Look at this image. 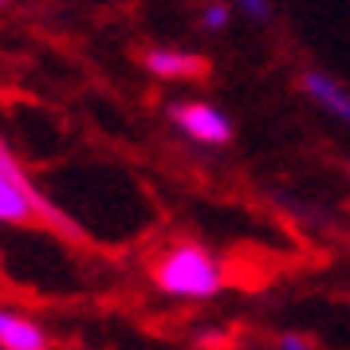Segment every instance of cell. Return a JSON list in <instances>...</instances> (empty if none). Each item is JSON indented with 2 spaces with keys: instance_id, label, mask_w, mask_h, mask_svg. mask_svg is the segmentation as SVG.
Returning a JSON list of instances; mask_svg holds the SVG:
<instances>
[{
  "instance_id": "1",
  "label": "cell",
  "mask_w": 350,
  "mask_h": 350,
  "mask_svg": "<svg viewBox=\"0 0 350 350\" xmlns=\"http://www.w3.org/2000/svg\"><path fill=\"white\" fill-rule=\"evenodd\" d=\"M0 224H12V228L48 224L64 237H79L71 217H64L44 193L36 189V181L28 177V170L20 165V158L12 154V146L4 138H0Z\"/></svg>"
},
{
  "instance_id": "2",
  "label": "cell",
  "mask_w": 350,
  "mask_h": 350,
  "mask_svg": "<svg viewBox=\"0 0 350 350\" xmlns=\"http://www.w3.org/2000/svg\"><path fill=\"white\" fill-rule=\"evenodd\" d=\"M154 284L174 299H213L224 291V268L208 248L185 240V244H174L158 256Z\"/></svg>"
},
{
  "instance_id": "3",
  "label": "cell",
  "mask_w": 350,
  "mask_h": 350,
  "mask_svg": "<svg viewBox=\"0 0 350 350\" xmlns=\"http://www.w3.org/2000/svg\"><path fill=\"white\" fill-rule=\"evenodd\" d=\"M170 122L197 146L221 150V146L232 142V118H228L221 107L205 103V98H181V103H170Z\"/></svg>"
},
{
  "instance_id": "4",
  "label": "cell",
  "mask_w": 350,
  "mask_h": 350,
  "mask_svg": "<svg viewBox=\"0 0 350 350\" xmlns=\"http://www.w3.org/2000/svg\"><path fill=\"white\" fill-rule=\"evenodd\" d=\"M142 67L161 83H193V79H205L208 75V59L201 51H189V48H146L142 55Z\"/></svg>"
},
{
  "instance_id": "5",
  "label": "cell",
  "mask_w": 350,
  "mask_h": 350,
  "mask_svg": "<svg viewBox=\"0 0 350 350\" xmlns=\"http://www.w3.org/2000/svg\"><path fill=\"white\" fill-rule=\"evenodd\" d=\"M299 91L311 103H315L323 114H331L334 122L350 126V87L342 79H334L331 71H319V67H307L299 75Z\"/></svg>"
},
{
  "instance_id": "6",
  "label": "cell",
  "mask_w": 350,
  "mask_h": 350,
  "mask_svg": "<svg viewBox=\"0 0 350 350\" xmlns=\"http://www.w3.org/2000/svg\"><path fill=\"white\" fill-rule=\"evenodd\" d=\"M0 350H51V338L32 315L0 307Z\"/></svg>"
},
{
  "instance_id": "7",
  "label": "cell",
  "mask_w": 350,
  "mask_h": 350,
  "mask_svg": "<svg viewBox=\"0 0 350 350\" xmlns=\"http://www.w3.org/2000/svg\"><path fill=\"white\" fill-rule=\"evenodd\" d=\"M197 20H201V28L205 32H224L228 28V20H232V4L228 0H205L201 4V12H197Z\"/></svg>"
},
{
  "instance_id": "8",
  "label": "cell",
  "mask_w": 350,
  "mask_h": 350,
  "mask_svg": "<svg viewBox=\"0 0 350 350\" xmlns=\"http://www.w3.org/2000/svg\"><path fill=\"white\" fill-rule=\"evenodd\" d=\"M232 8L240 16L256 20V24H268L271 20V0H232Z\"/></svg>"
},
{
  "instance_id": "9",
  "label": "cell",
  "mask_w": 350,
  "mask_h": 350,
  "mask_svg": "<svg viewBox=\"0 0 350 350\" xmlns=\"http://www.w3.org/2000/svg\"><path fill=\"white\" fill-rule=\"evenodd\" d=\"M280 350H315L307 338H299V334H284L280 338Z\"/></svg>"
},
{
  "instance_id": "10",
  "label": "cell",
  "mask_w": 350,
  "mask_h": 350,
  "mask_svg": "<svg viewBox=\"0 0 350 350\" xmlns=\"http://www.w3.org/2000/svg\"><path fill=\"white\" fill-rule=\"evenodd\" d=\"M4 4H8V0H0V8H4Z\"/></svg>"
},
{
  "instance_id": "11",
  "label": "cell",
  "mask_w": 350,
  "mask_h": 350,
  "mask_svg": "<svg viewBox=\"0 0 350 350\" xmlns=\"http://www.w3.org/2000/svg\"><path fill=\"white\" fill-rule=\"evenodd\" d=\"M0 264H4V260H0Z\"/></svg>"
}]
</instances>
